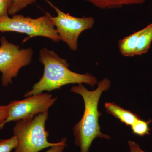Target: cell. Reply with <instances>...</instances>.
<instances>
[{
	"mask_svg": "<svg viewBox=\"0 0 152 152\" xmlns=\"http://www.w3.org/2000/svg\"><path fill=\"white\" fill-rule=\"evenodd\" d=\"M97 84V88L94 91H89L83 84L75 86L71 89L72 92L81 96L84 103L83 117L73 128L75 145L79 147L80 152H89L93 142L97 138L105 140L111 139L109 135L101 132L99 118L102 113L98 110V106L102 94L110 89L111 82L104 78Z\"/></svg>",
	"mask_w": 152,
	"mask_h": 152,
	"instance_id": "obj_1",
	"label": "cell"
},
{
	"mask_svg": "<svg viewBox=\"0 0 152 152\" xmlns=\"http://www.w3.org/2000/svg\"><path fill=\"white\" fill-rule=\"evenodd\" d=\"M39 61L44 66L43 74L31 89L26 92L25 98L36 94L60 89L71 84H86L92 88L97 84L96 78L92 74L77 73L69 69L67 61L47 48L41 49Z\"/></svg>",
	"mask_w": 152,
	"mask_h": 152,
	"instance_id": "obj_2",
	"label": "cell"
},
{
	"mask_svg": "<svg viewBox=\"0 0 152 152\" xmlns=\"http://www.w3.org/2000/svg\"><path fill=\"white\" fill-rule=\"evenodd\" d=\"M48 111L36 115L31 119L17 121L13 129L18 142L15 152H39L58 143L48 141L49 133L45 130Z\"/></svg>",
	"mask_w": 152,
	"mask_h": 152,
	"instance_id": "obj_3",
	"label": "cell"
},
{
	"mask_svg": "<svg viewBox=\"0 0 152 152\" xmlns=\"http://www.w3.org/2000/svg\"><path fill=\"white\" fill-rule=\"evenodd\" d=\"M51 17L50 14L46 12L37 18L17 14L12 18L0 17V32H15L26 34L31 38L44 37L54 42H60L61 39Z\"/></svg>",
	"mask_w": 152,
	"mask_h": 152,
	"instance_id": "obj_4",
	"label": "cell"
},
{
	"mask_svg": "<svg viewBox=\"0 0 152 152\" xmlns=\"http://www.w3.org/2000/svg\"><path fill=\"white\" fill-rule=\"evenodd\" d=\"M0 72L1 84L7 87L18 76L20 70L29 65L32 60L34 50L31 48L21 49L9 42L4 36L0 39Z\"/></svg>",
	"mask_w": 152,
	"mask_h": 152,
	"instance_id": "obj_5",
	"label": "cell"
},
{
	"mask_svg": "<svg viewBox=\"0 0 152 152\" xmlns=\"http://www.w3.org/2000/svg\"><path fill=\"white\" fill-rule=\"evenodd\" d=\"M45 1L56 12V16L51 15V18L61 40L65 43L71 50H77L80 35L84 31L93 27L94 18L91 16H72L61 10L48 0Z\"/></svg>",
	"mask_w": 152,
	"mask_h": 152,
	"instance_id": "obj_6",
	"label": "cell"
},
{
	"mask_svg": "<svg viewBox=\"0 0 152 152\" xmlns=\"http://www.w3.org/2000/svg\"><path fill=\"white\" fill-rule=\"evenodd\" d=\"M57 99V97H53L50 94L42 92L30 96L22 100L12 101L8 104L7 118L0 126V130L7 123L29 119L38 114L48 111L49 109Z\"/></svg>",
	"mask_w": 152,
	"mask_h": 152,
	"instance_id": "obj_7",
	"label": "cell"
},
{
	"mask_svg": "<svg viewBox=\"0 0 152 152\" xmlns=\"http://www.w3.org/2000/svg\"><path fill=\"white\" fill-rule=\"evenodd\" d=\"M104 107L108 113L119 120L121 122L127 126H131L136 121L140 118L137 114L121 107L114 102H107Z\"/></svg>",
	"mask_w": 152,
	"mask_h": 152,
	"instance_id": "obj_8",
	"label": "cell"
},
{
	"mask_svg": "<svg viewBox=\"0 0 152 152\" xmlns=\"http://www.w3.org/2000/svg\"><path fill=\"white\" fill-rule=\"evenodd\" d=\"M101 10L119 9L130 5L141 4L146 0H85Z\"/></svg>",
	"mask_w": 152,
	"mask_h": 152,
	"instance_id": "obj_9",
	"label": "cell"
},
{
	"mask_svg": "<svg viewBox=\"0 0 152 152\" xmlns=\"http://www.w3.org/2000/svg\"><path fill=\"white\" fill-rule=\"evenodd\" d=\"M142 29L125 37L118 41L120 53L126 57H133L137 46L138 39L142 32Z\"/></svg>",
	"mask_w": 152,
	"mask_h": 152,
	"instance_id": "obj_10",
	"label": "cell"
},
{
	"mask_svg": "<svg viewBox=\"0 0 152 152\" xmlns=\"http://www.w3.org/2000/svg\"><path fill=\"white\" fill-rule=\"evenodd\" d=\"M142 30L134 52V56L146 53L151 48L152 42V23Z\"/></svg>",
	"mask_w": 152,
	"mask_h": 152,
	"instance_id": "obj_11",
	"label": "cell"
},
{
	"mask_svg": "<svg viewBox=\"0 0 152 152\" xmlns=\"http://www.w3.org/2000/svg\"><path fill=\"white\" fill-rule=\"evenodd\" d=\"M151 122V120L145 121L140 118L131 126V129L133 133L137 135L140 137L148 135L150 134L149 125Z\"/></svg>",
	"mask_w": 152,
	"mask_h": 152,
	"instance_id": "obj_12",
	"label": "cell"
},
{
	"mask_svg": "<svg viewBox=\"0 0 152 152\" xmlns=\"http://www.w3.org/2000/svg\"><path fill=\"white\" fill-rule=\"evenodd\" d=\"M35 2L36 0H14L12 5L9 11V15L13 16L16 15L28 6Z\"/></svg>",
	"mask_w": 152,
	"mask_h": 152,
	"instance_id": "obj_13",
	"label": "cell"
},
{
	"mask_svg": "<svg viewBox=\"0 0 152 152\" xmlns=\"http://www.w3.org/2000/svg\"><path fill=\"white\" fill-rule=\"evenodd\" d=\"M16 137L13 136L7 139H0V152H12L18 146Z\"/></svg>",
	"mask_w": 152,
	"mask_h": 152,
	"instance_id": "obj_14",
	"label": "cell"
},
{
	"mask_svg": "<svg viewBox=\"0 0 152 152\" xmlns=\"http://www.w3.org/2000/svg\"><path fill=\"white\" fill-rule=\"evenodd\" d=\"M14 0H0V17L9 16V11Z\"/></svg>",
	"mask_w": 152,
	"mask_h": 152,
	"instance_id": "obj_15",
	"label": "cell"
},
{
	"mask_svg": "<svg viewBox=\"0 0 152 152\" xmlns=\"http://www.w3.org/2000/svg\"><path fill=\"white\" fill-rule=\"evenodd\" d=\"M66 142L67 139L63 138L61 141H59L58 144L50 147L45 152H64L66 147L67 145Z\"/></svg>",
	"mask_w": 152,
	"mask_h": 152,
	"instance_id": "obj_16",
	"label": "cell"
},
{
	"mask_svg": "<svg viewBox=\"0 0 152 152\" xmlns=\"http://www.w3.org/2000/svg\"><path fill=\"white\" fill-rule=\"evenodd\" d=\"M9 109L8 104L7 105L0 106V126L7 118Z\"/></svg>",
	"mask_w": 152,
	"mask_h": 152,
	"instance_id": "obj_17",
	"label": "cell"
},
{
	"mask_svg": "<svg viewBox=\"0 0 152 152\" xmlns=\"http://www.w3.org/2000/svg\"><path fill=\"white\" fill-rule=\"evenodd\" d=\"M128 145L129 148L130 152H146L142 149L140 145L135 142L129 140Z\"/></svg>",
	"mask_w": 152,
	"mask_h": 152,
	"instance_id": "obj_18",
	"label": "cell"
}]
</instances>
